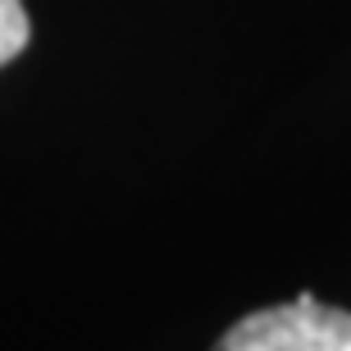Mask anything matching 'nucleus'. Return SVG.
I'll list each match as a JSON object with an SVG mask.
<instances>
[{
  "mask_svg": "<svg viewBox=\"0 0 351 351\" xmlns=\"http://www.w3.org/2000/svg\"><path fill=\"white\" fill-rule=\"evenodd\" d=\"M27 37H32V23H27L23 0H0V69L10 64L14 55H23Z\"/></svg>",
  "mask_w": 351,
  "mask_h": 351,
  "instance_id": "2",
  "label": "nucleus"
},
{
  "mask_svg": "<svg viewBox=\"0 0 351 351\" xmlns=\"http://www.w3.org/2000/svg\"><path fill=\"white\" fill-rule=\"evenodd\" d=\"M215 351H351V311L301 292L297 301L242 315Z\"/></svg>",
  "mask_w": 351,
  "mask_h": 351,
  "instance_id": "1",
  "label": "nucleus"
}]
</instances>
